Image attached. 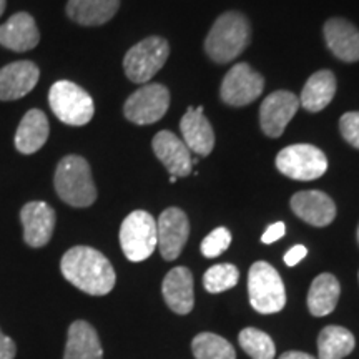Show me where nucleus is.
Returning <instances> with one entry per match:
<instances>
[{"instance_id": "1", "label": "nucleus", "mask_w": 359, "mask_h": 359, "mask_svg": "<svg viewBox=\"0 0 359 359\" xmlns=\"http://www.w3.org/2000/svg\"><path fill=\"white\" fill-rule=\"evenodd\" d=\"M60 269L67 281L92 296L109 294L116 281L111 263L100 251L90 246L70 248L62 258Z\"/></svg>"}, {"instance_id": "2", "label": "nucleus", "mask_w": 359, "mask_h": 359, "mask_svg": "<svg viewBox=\"0 0 359 359\" xmlns=\"http://www.w3.org/2000/svg\"><path fill=\"white\" fill-rule=\"evenodd\" d=\"M53 187L60 200L74 208H87L97 200L92 170L83 156L67 155L58 161Z\"/></svg>"}, {"instance_id": "3", "label": "nucleus", "mask_w": 359, "mask_h": 359, "mask_svg": "<svg viewBox=\"0 0 359 359\" xmlns=\"http://www.w3.org/2000/svg\"><path fill=\"white\" fill-rule=\"evenodd\" d=\"M251 29L240 12H226L215 22L205 40V52L217 64L235 60L250 43Z\"/></svg>"}, {"instance_id": "4", "label": "nucleus", "mask_w": 359, "mask_h": 359, "mask_svg": "<svg viewBox=\"0 0 359 359\" xmlns=\"http://www.w3.org/2000/svg\"><path fill=\"white\" fill-rule=\"evenodd\" d=\"M48 105L60 122L70 127H82L93 118L95 105L92 97L70 80H58L48 92Z\"/></svg>"}, {"instance_id": "5", "label": "nucleus", "mask_w": 359, "mask_h": 359, "mask_svg": "<svg viewBox=\"0 0 359 359\" xmlns=\"http://www.w3.org/2000/svg\"><path fill=\"white\" fill-rule=\"evenodd\" d=\"M248 294L255 311L280 313L286 304V291L280 273L266 262H257L248 273Z\"/></svg>"}, {"instance_id": "6", "label": "nucleus", "mask_w": 359, "mask_h": 359, "mask_svg": "<svg viewBox=\"0 0 359 359\" xmlns=\"http://www.w3.org/2000/svg\"><path fill=\"white\" fill-rule=\"evenodd\" d=\"M168 55L170 45L167 40L156 35L143 39L142 42L133 45L125 55V74L133 83L150 82L168 60Z\"/></svg>"}, {"instance_id": "7", "label": "nucleus", "mask_w": 359, "mask_h": 359, "mask_svg": "<svg viewBox=\"0 0 359 359\" xmlns=\"http://www.w3.org/2000/svg\"><path fill=\"white\" fill-rule=\"evenodd\" d=\"M120 245L130 262L140 263L156 250V222L150 213L137 210L123 219L120 226Z\"/></svg>"}, {"instance_id": "8", "label": "nucleus", "mask_w": 359, "mask_h": 359, "mask_svg": "<svg viewBox=\"0 0 359 359\" xmlns=\"http://www.w3.org/2000/svg\"><path fill=\"white\" fill-rule=\"evenodd\" d=\"M276 168L288 178L311 182L326 173L327 160L318 147L299 143L283 148L276 156Z\"/></svg>"}, {"instance_id": "9", "label": "nucleus", "mask_w": 359, "mask_h": 359, "mask_svg": "<svg viewBox=\"0 0 359 359\" xmlns=\"http://www.w3.org/2000/svg\"><path fill=\"white\" fill-rule=\"evenodd\" d=\"M170 107V92L160 83H147L125 102L123 114L132 123L151 125L163 118Z\"/></svg>"}, {"instance_id": "10", "label": "nucleus", "mask_w": 359, "mask_h": 359, "mask_svg": "<svg viewBox=\"0 0 359 359\" xmlns=\"http://www.w3.org/2000/svg\"><path fill=\"white\" fill-rule=\"evenodd\" d=\"M264 79L248 64H236L224 75L219 97L226 105L245 107L262 95Z\"/></svg>"}, {"instance_id": "11", "label": "nucleus", "mask_w": 359, "mask_h": 359, "mask_svg": "<svg viewBox=\"0 0 359 359\" xmlns=\"http://www.w3.org/2000/svg\"><path fill=\"white\" fill-rule=\"evenodd\" d=\"M190 235V222L180 208H167L156 222V240L160 255L167 262H173L182 255Z\"/></svg>"}, {"instance_id": "12", "label": "nucleus", "mask_w": 359, "mask_h": 359, "mask_svg": "<svg viewBox=\"0 0 359 359\" xmlns=\"http://www.w3.org/2000/svg\"><path fill=\"white\" fill-rule=\"evenodd\" d=\"M298 107L299 100L288 90H278L268 95L259 109V123L263 132L271 138L280 137L296 115Z\"/></svg>"}, {"instance_id": "13", "label": "nucleus", "mask_w": 359, "mask_h": 359, "mask_svg": "<svg viewBox=\"0 0 359 359\" xmlns=\"http://www.w3.org/2000/svg\"><path fill=\"white\" fill-rule=\"evenodd\" d=\"M20 222L25 243L32 248H42L55 230V212L45 201H29L20 210Z\"/></svg>"}, {"instance_id": "14", "label": "nucleus", "mask_w": 359, "mask_h": 359, "mask_svg": "<svg viewBox=\"0 0 359 359\" xmlns=\"http://www.w3.org/2000/svg\"><path fill=\"white\" fill-rule=\"evenodd\" d=\"M40 79L39 67L30 60H19L0 69V100L11 102L29 95Z\"/></svg>"}, {"instance_id": "15", "label": "nucleus", "mask_w": 359, "mask_h": 359, "mask_svg": "<svg viewBox=\"0 0 359 359\" xmlns=\"http://www.w3.org/2000/svg\"><path fill=\"white\" fill-rule=\"evenodd\" d=\"M151 147L156 158L168 170L170 177H188L191 173V151L177 135L168 130H161L155 135Z\"/></svg>"}, {"instance_id": "16", "label": "nucleus", "mask_w": 359, "mask_h": 359, "mask_svg": "<svg viewBox=\"0 0 359 359\" xmlns=\"http://www.w3.org/2000/svg\"><path fill=\"white\" fill-rule=\"evenodd\" d=\"M294 215L313 226H327L336 218L334 201L323 191H299L291 198Z\"/></svg>"}, {"instance_id": "17", "label": "nucleus", "mask_w": 359, "mask_h": 359, "mask_svg": "<svg viewBox=\"0 0 359 359\" xmlns=\"http://www.w3.org/2000/svg\"><path fill=\"white\" fill-rule=\"evenodd\" d=\"M40 42V32L34 17L27 12L13 13L0 25V45L13 52L32 50Z\"/></svg>"}, {"instance_id": "18", "label": "nucleus", "mask_w": 359, "mask_h": 359, "mask_svg": "<svg viewBox=\"0 0 359 359\" xmlns=\"http://www.w3.org/2000/svg\"><path fill=\"white\" fill-rule=\"evenodd\" d=\"M180 130H182L183 142L188 150L198 156H208L212 154L215 133L212 125L203 115V107H196V109L190 107L180 122Z\"/></svg>"}, {"instance_id": "19", "label": "nucleus", "mask_w": 359, "mask_h": 359, "mask_svg": "<svg viewBox=\"0 0 359 359\" xmlns=\"http://www.w3.org/2000/svg\"><path fill=\"white\" fill-rule=\"evenodd\" d=\"M165 302L168 308L177 314H188L195 304V294H193V275L185 266H177L165 276L161 285Z\"/></svg>"}, {"instance_id": "20", "label": "nucleus", "mask_w": 359, "mask_h": 359, "mask_svg": "<svg viewBox=\"0 0 359 359\" xmlns=\"http://www.w3.org/2000/svg\"><path fill=\"white\" fill-rule=\"evenodd\" d=\"M327 48L343 62L359 60V30L344 19H330L325 24Z\"/></svg>"}, {"instance_id": "21", "label": "nucleus", "mask_w": 359, "mask_h": 359, "mask_svg": "<svg viewBox=\"0 0 359 359\" xmlns=\"http://www.w3.org/2000/svg\"><path fill=\"white\" fill-rule=\"evenodd\" d=\"M48 133H50V125H48L47 115L37 109L29 110L22 118L15 138H13L15 148L22 155H32L45 145Z\"/></svg>"}, {"instance_id": "22", "label": "nucleus", "mask_w": 359, "mask_h": 359, "mask_svg": "<svg viewBox=\"0 0 359 359\" xmlns=\"http://www.w3.org/2000/svg\"><path fill=\"white\" fill-rule=\"evenodd\" d=\"M64 359H103L100 338L90 323L82 320L72 323Z\"/></svg>"}, {"instance_id": "23", "label": "nucleus", "mask_w": 359, "mask_h": 359, "mask_svg": "<svg viewBox=\"0 0 359 359\" xmlns=\"http://www.w3.org/2000/svg\"><path fill=\"white\" fill-rule=\"evenodd\" d=\"M120 0H69L67 15L85 27L107 24L118 12Z\"/></svg>"}, {"instance_id": "24", "label": "nucleus", "mask_w": 359, "mask_h": 359, "mask_svg": "<svg viewBox=\"0 0 359 359\" xmlns=\"http://www.w3.org/2000/svg\"><path fill=\"white\" fill-rule=\"evenodd\" d=\"M334 93L336 77L333 75V72L320 70L316 74H313L308 79V82L304 83L299 103L303 105V109L311 111V114H316V111H321L330 105Z\"/></svg>"}, {"instance_id": "25", "label": "nucleus", "mask_w": 359, "mask_h": 359, "mask_svg": "<svg viewBox=\"0 0 359 359\" xmlns=\"http://www.w3.org/2000/svg\"><path fill=\"white\" fill-rule=\"evenodd\" d=\"M341 293L339 281L331 273L318 275L311 283L308 293V309L313 316H327L334 311Z\"/></svg>"}, {"instance_id": "26", "label": "nucleus", "mask_w": 359, "mask_h": 359, "mask_svg": "<svg viewBox=\"0 0 359 359\" xmlns=\"http://www.w3.org/2000/svg\"><path fill=\"white\" fill-rule=\"evenodd\" d=\"M356 339L351 331L343 326H326L318 336V358L343 359L353 353Z\"/></svg>"}, {"instance_id": "27", "label": "nucleus", "mask_w": 359, "mask_h": 359, "mask_svg": "<svg viewBox=\"0 0 359 359\" xmlns=\"http://www.w3.org/2000/svg\"><path fill=\"white\" fill-rule=\"evenodd\" d=\"M191 351L196 359H236L235 348L215 333L196 334L191 341Z\"/></svg>"}, {"instance_id": "28", "label": "nucleus", "mask_w": 359, "mask_h": 359, "mask_svg": "<svg viewBox=\"0 0 359 359\" xmlns=\"http://www.w3.org/2000/svg\"><path fill=\"white\" fill-rule=\"evenodd\" d=\"M240 346L251 359H273L276 354L271 336L257 327H245L238 336Z\"/></svg>"}, {"instance_id": "29", "label": "nucleus", "mask_w": 359, "mask_h": 359, "mask_svg": "<svg viewBox=\"0 0 359 359\" xmlns=\"http://www.w3.org/2000/svg\"><path fill=\"white\" fill-rule=\"evenodd\" d=\"M240 280V271L235 264L222 263L215 264L203 275V286L208 293H223V291L235 288Z\"/></svg>"}, {"instance_id": "30", "label": "nucleus", "mask_w": 359, "mask_h": 359, "mask_svg": "<svg viewBox=\"0 0 359 359\" xmlns=\"http://www.w3.org/2000/svg\"><path fill=\"white\" fill-rule=\"evenodd\" d=\"M231 245V233L219 226L201 241V253L206 258H217Z\"/></svg>"}, {"instance_id": "31", "label": "nucleus", "mask_w": 359, "mask_h": 359, "mask_svg": "<svg viewBox=\"0 0 359 359\" xmlns=\"http://www.w3.org/2000/svg\"><path fill=\"white\" fill-rule=\"evenodd\" d=\"M339 130L344 140L359 150V111H348L341 116Z\"/></svg>"}, {"instance_id": "32", "label": "nucleus", "mask_w": 359, "mask_h": 359, "mask_svg": "<svg viewBox=\"0 0 359 359\" xmlns=\"http://www.w3.org/2000/svg\"><path fill=\"white\" fill-rule=\"evenodd\" d=\"M286 231V226L283 222H278L275 224H271V226H268V230L263 233L262 236V241L264 245H269V243H275V241L280 240L285 235Z\"/></svg>"}, {"instance_id": "33", "label": "nucleus", "mask_w": 359, "mask_h": 359, "mask_svg": "<svg viewBox=\"0 0 359 359\" xmlns=\"http://www.w3.org/2000/svg\"><path fill=\"white\" fill-rule=\"evenodd\" d=\"M15 353L17 348L13 339L4 334L2 330H0V359H13L15 358Z\"/></svg>"}, {"instance_id": "34", "label": "nucleus", "mask_w": 359, "mask_h": 359, "mask_svg": "<svg viewBox=\"0 0 359 359\" xmlns=\"http://www.w3.org/2000/svg\"><path fill=\"white\" fill-rule=\"evenodd\" d=\"M306 253H308L306 246L296 245L288 251V253L285 255V263L288 264V266H296V264H298L304 257H306Z\"/></svg>"}, {"instance_id": "35", "label": "nucleus", "mask_w": 359, "mask_h": 359, "mask_svg": "<svg viewBox=\"0 0 359 359\" xmlns=\"http://www.w3.org/2000/svg\"><path fill=\"white\" fill-rule=\"evenodd\" d=\"M280 359H314L311 354L302 353V351H288L285 354H281Z\"/></svg>"}, {"instance_id": "36", "label": "nucleus", "mask_w": 359, "mask_h": 359, "mask_svg": "<svg viewBox=\"0 0 359 359\" xmlns=\"http://www.w3.org/2000/svg\"><path fill=\"white\" fill-rule=\"evenodd\" d=\"M6 11V0H0V15Z\"/></svg>"}, {"instance_id": "37", "label": "nucleus", "mask_w": 359, "mask_h": 359, "mask_svg": "<svg viewBox=\"0 0 359 359\" xmlns=\"http://www.w3.org/2000/svg\"><path fill=\"white\" fill-rule=\"evenodd\" d=\"M177 182V177H170V183H175Z\"/></svg>"}, {"instance_id": "38", "label": "nucleus", "mask_w": 359, "mask_h": 359, "mask_svg": "<svg viewBox=\"0 0 359 359\" xmlns=\"http://www.w3.org/2000/svg\"><path fill=\"white\" fill-rule=\"evenodd\" d=\"M358 241H359V226H358Z\"/></svg>"}]
</instances>
